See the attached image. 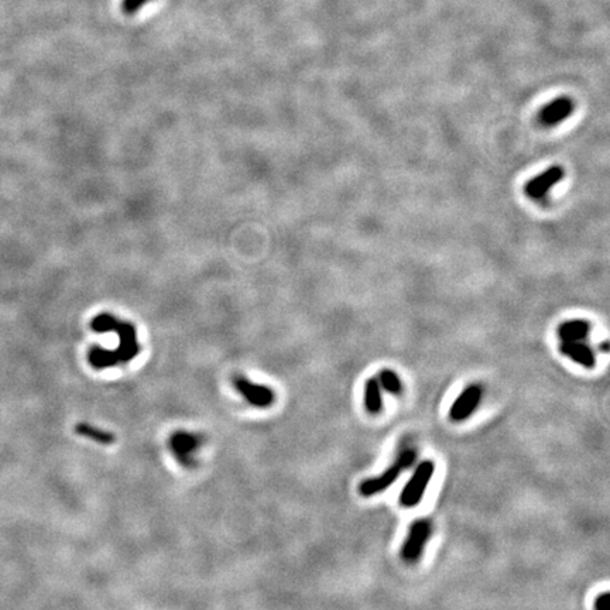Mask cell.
<instances>
[{
    "label": "cell",
    "instance_id": "13",
    "mask_svg": "<svg viewBox=\"0 0 610 610\" xmlns=\"http://www.w3.org/2000/svg\"><path fill=\"white\" fill-rule=\"evenodd\" d=\"M75 432L78 435L84 436V438L91 439V441H93L96 444H101V445H110V444L115 443V439H116L115 434H112L109 431H105V430H101V428H97L95 425L86 424V423L77 424L75 425Z\"/></svg>",
    "mask_w": 610,
    "mask_h": 610
},
{
    "label": "cell",
    "instance_id": "8",
    "mask_svg": "<svg viewBox=\"0 0 610 610\" xmlns=\"http://www.w3.org/2000/svg\"><path fill=\"white\" fill-rule=\"evenodd\" d=\"M564 176H565V172H564L563 167L552 165V167L547 168L544 173L530 180L524 187V192H526L527 197H530L532 200H541L546 197L548 191L554 185H556L561 180L564 178Z\"/></svg>",
    "mask_w": 610,
    "mask_h": 610
},
{
    "label": "cell",
    "instance_id": "1",
    "mask_svg": "<svg viewBox=\"0 0 610 610\" xmlns=\"http://www.w3.org/2000/svg\"><path fill=\"white\" fill-rule=\"evenodd\" d=\"M92 329L96 332H116L119 335V347L115 351L99 347L91 349L88 359L95 369L112 368L120 362L126 363L140 351L136 328L129 322L119 321L109 314L97 315L92 321Z\"/></svg>",
    "mask_w": 610,
    "mask_h": 610
},
{
    "label": "cell",
    "instance_id": "17",
    "mask_svg": "<svg viewBox=\"0 0 610 610\" xmlns=\"http://www.w3.org/2000/svg\"><path fill=\"white\" fill-rule=\"evenodd\" d=\"M602 348H603V351H602V352H605V353H606V352L609 351V344H607V340H606V342H603Z\"/></svg>",
    "mask_w": 610,
    "mask_h": 610
},
{
    "label": "cell",
    "instance_id": "5",
    "mask_svg": "<svg viewBox=\"0 0 610 610\" xmlns=\"http://www.w3.org/2000/svg\"><path fill=\"white\" fill-rule=\"evenodd\" d=\"M201 445V436L187 431H178L169 438V449L184 468H193L197 465L195 455H197Z\"/></svg>",
    "mask_w": 610,
    "mask_h": 610
},
{
    "label": "cell",
    "instance_id": "10",
    "mask_svg": "<svg viewBox=\"0 0 610 610\" xmlns=\"http://www.w3.org/2000/svg\"><path fill=\"white\" fill-rule=\"evenodd\" d=\"M559 351L587 369H592L596 364L594 351L587 344H583V340H565V342H561Z\"/></svg>",
    "mask_w": 610,
    "mask_h": 610
},
{
    "label": "cell",
    "instance_id": "6",
    "mask_svg": "<svg viewBox=\"0 0 610 610\" xmlns=\"http://www.w3.org/2000/svg\"><path fill=\"white\" fill-rule=\"evenodd\" d=\"M482 396H483V388L480 384L473 383L468 386L452 403L449 408V419L454 423H462L468 420L478 410L482 401Z\"/></svg>",
    "mask_w": 610,
    "mask_h": 610
},
{
    "label": "cell",
    "instance_id": "7",
    "mask_svg": "<svg viewBox=\"0 0 610 610\" xmlns=\"http://www.w3.org/2000/svg\"><path fill=\"white\" fill-rule=\"evenodd\" d=\"M233 386L242 395V397L255 407L267 408L268 406H272L276 400L274 392L270 387L257 384V383H255L246 377H243V376L235 377Z\"/></svg>",
    "mask_w": 610,
    "mask_h": 610
},
{
    "label": "cell",
    "instance_id": "11",
    "mask_svg": "<svg viewBox=\"0 0 610 610\" xmlns=\"http://www.w3.org/2000/svg\"><path fill=\"white\" fill-rule=\"evenodd\" d=\"M591 332V324L585 320H572L563 322L558 327V336L565 340H585Z\"/></svg>",
    "mask_w": 610,
    "mask_h": 610
},
{
    "label": "cell",
    "instance_id": "9",
    "mask_svg": "<svg viewBox=\"0 0 610 610\" xmlns=\"http://www.w3.org/2000/svg\"><path fill=\"white\" fill-rule=\"evenodd\" d=\"M575 109L574 101L568 96H561L556 97V99L551 101L547 106H544L539 115V120L540 124L551 128V126H556L561 121H564L565 119H568L572 112Z\"/></svg>",
    "mask_w": 610,
    "mask_h": 610
},
{
    "label": "cell",
    "instance_id": "16",
    "mask_svg": "<svg viewBox=\"0 0 610 610\" xmlns=\"http://www.w3.org/2000/svg\"><path fill=\"white\" fill-rule=\"evenodd\" d=\"M595 610H610V595L609 592H603L595 599Z\"/></svg>",
    "mask_w": 610,
    "mask_h": 610
},
{
    "label": "cell",
    "instance_id": "2",
    "mask_svg": "<svg viewBox=\"0 0 610 610\" xmlns=\"http://www.w3.org/2000/svg\"><path fill=\"white\" fill-rule=\"evenodd\" d=\"M414 460H416V451L410 448L401 451L397 459L386 471H383L380 475L375 478L363 480L359 484V493L363 497H372L380 495L382 492L387 491L388 487L400 478V475L412 465Z\"/></svg>",
    "mask_w": 610,
    "mask_h": 610
},
{
    "label": "cell",
    "instance_id": "4",
    "mask_svg": "<svg viewBox=\"0 0 610 610\" xmlns=\"http://www.w3.org/2000/svg\"><path fill=\"white\" fill-rule=\"evenodd\" d=\"M432 526L427 519L414 521L408 530L407 539L401 547V558L407 564H416L421 559L423 552L431 539Z\"/></svg>",
    "mask_w": 610,
    "mask_h": 610
},
{
    "label": "cell",
    "instance_id": "14",
    "mask_svg": "<svg viewBox=\"0 0 610 610\" xmlns=\"http://www.w3.org/2000/svg\"><path fill=\"white\" fill-rule=\"evenodd\" d=\"M379 384L382 388H384L387 393L399 396L403 393V382L399 377V375L396 372H393L392 369H383L379 373V379H377Z\"/></svg>",
    "mask_w": 610,
    "mask_h": 610
},
{
    "label": "cell",
    "instance_id": "12",
    "mask_svg": "<svg viewBox=\"0 0 610 610\" xmlns=\"http://www.w3.org/2000/svg\"><path fill=\"white\" fill-rule=\"evenodd\" d=\"M364 407L371 414H379L383 410L382 387L377 379H369L364 386Z\"/></svg>",
    "mask_w": 610,
    "mask_h": 610
},
{
    "label": "cell",
    "instance_id": "15",
    "mask_svg": "<svg viewBox=\"0 0 610 610\" xmlns=\"http://www.w3.org/2000/svg\"><path fill=\"white\" fill-rule=\"evenodd\" d=\"M150 0H124L121 2V10H124L126 14L132 16L136 14L144 5H148Z\"/></svg>",
    "mask_w": 610,
    "mask_h": 610
},
{
    "label": "cell",
    "instance_id": "3",
    "mask_svg": "<svg viewBox=\"0 0 610 610\" xmlns=\"http://www.w3.org/2000/svg\"><path fill=\"white\" fill-rule=\"evenodd\" d=\"M435 473V462L425 459L419 463V467L411 475L410 480L406 483L400 495V504L406 508H412L421 503L428 484Z\"/></svg>",
    "mask_w": 610,
    "mask_h": 610
}]
</instances>
